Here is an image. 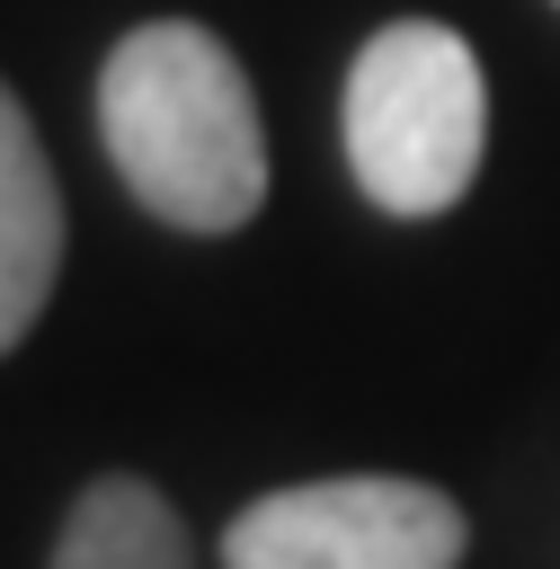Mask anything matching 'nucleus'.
I'll return each mask as SVG.
<instances>
[{
	"mask_svg": "<svg viewBox=\"0 0 560 569\" xmlns=\"http://www.w3.org/2000/svg\"><path fill=\"white\" fill-rule=\"evenodd\" d=\"M98 142H107L124 196L187 240H231L267 204L258 89L204 18H142L107 44Z\"/></svg>",
	"mask_w": 560,
	"mask_h": 569,
	"instance_id": "nucleus-1",
	"label": "nucleus"
},
{
	"mask_svg": "<svg viewBox=\"0 0 560 569\" xmlns=\"http://www.w3.org/2000/svg\"><path fill=\"white\" fill-rule=\"evenodd\" d=\"M338 142L373 213L436 222L471 196L489 151V80L462 27L444 18H391L356 44L338 89Z\"/></svg>",
	"mask_w": 560,
	"mask_h": 569,
	"instance_id": "nucleus-2",
	"label": "nucleus"
},
{
	"mask_svg": "<svg viewBox=\"0 0 560 569\" xmlns=\"http://www.w3.org/2000/svg\"><path fill=\"white\" fill-rule=\"evenodd\" d=\"M471 516L409 471H338L249 498L222 525V569H462Z\"/></svg>",
	"mask_w": 560,
	"mask_h": 569,
	"instance_id": "nucleus-3",
	"label": "nucleus"
},
{
	"mask_svg": "<svg viewBox=\"0 0 560 569\" xmlns=\"http://www.w3.org/2000/svg\"><path fill=\"white\" fill-rule=\"evenodd\" d=\"M62 276V187L36 142V116L0 80V356L44 320Z\"/></svg>",
	"mask_w": 560,
	"mask_h": 569,
	"instance_id": "nucleus-4",
	"label": "nucleus"
},
{
	"mask_svg": "<svg viewBox=\"0 0 560 569\" xmlns=\"http://www.w3.org/2000/svg\"><path fill=\"white\" fill-rule=\"evenodd\" d=\"M44 569H196V542H187V516L142 471H98L62 507Z\"/></svg>",
	"mask_w": 560,
	"mask_h": 569,
	"instance_id": "nucleus-5",
	"label": "nucleus"
},
{
	"mask_svg": "<svg viewBox=\"0 0 560 569\" xmlns=\"http://www.w3.org/2000/svg\"><path fill=\"white\" fill-rule=\"evenodd\" d=\"M551 9H560V0H551Z\"/></svg>",
	"mask_w": 560,
	"mask_h": 569,
	"instance_id": "nucleus-6",
	"label": "nucleus"
}]
</instances>
